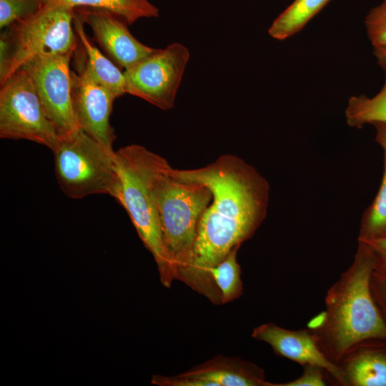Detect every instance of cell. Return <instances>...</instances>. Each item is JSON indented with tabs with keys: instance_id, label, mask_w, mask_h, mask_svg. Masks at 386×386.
<instances>
[{
	"instance_id": "1",
	"label": "cell",
	"mask_w": 386,
	"mask_h": 386,
	"mask_svg": "<svg viewBox=\"0 0 386 386\" xmlns=\"http://www.w3.org/2000/svg\"><path fill=\"white\" fill-rule=\"evenodd\" d=\"M174 176L204 184L212 199L197 227L191 262L180 281L214 305L221 304L210 271L234 248L251 238L264 219L269 186L242 159L224 154L198 169H177Z\"/></svg>"
},
{
	"instance_id": "2",
	"label": "cell",
	"mask_w": 386,
	"mask_h": 386,
	"mask_svg": "<svg viewBox=\"0 0 386 386\" xmlns=\"http://www.w3.org/2000/svg\"><path fill=\"white\" fill-rule=\"evenodd\" d=\"M132 146L160 220L174 279L179 280L191 262L198 224L212 192L203 184L174 176L162 157L143 146Z\"/></svg>"
},
{
	"instance_id": "3",
	"label": "cell",
	"mask_w": 386,
	"mask_h": 386,
	"mask_svg": "<svg viewBox=\"0 0 386 386\" xmlns=\"http://www.w3.org/2000/svg\"><path fill=\"white\" fill-rule=\"evenodd\" d=\"M358 242L352 265L328 290L325 311L316 325L319 345L325 347L330 360L343 357L365 340L386 339V323L371 294L375 258Z\"/></svg>"
},
{
	"instance_id": "4",
	"label": "cell",
	"mask_w": 386,
	"mask_h": 386,
	"mask_svg": "<svg viewBox=\"0 0 386 386\" xmlns=\"http://www.w3.org/2000/svg\"><path fill=\"white\" fill-rule=\"evenodd\" d=\"M75 8L44 1L34 14L5 29L0 38V84L39 55H74L79 43L74 26Z\"/></svg>"
},
{
	"instance_id": "5",
	"label": "cell",
	"mask_w": 386,
	"mask_h": 386,
	"mask_svg": "<svg viewBox=\"0 0 386 386\" xmlns=\"http://www.w3.org/2000/svg\"><path fill=\"white\" fill-rule=\"evenodd\" d=\"M57 182L72 199L91 194L112 196L117 179L115 151L79 129L60 138L52 151Z\"/></svg>"
},
{
	"instance_id": "6",
	"label": "cell",
	"mask_w": 386,
	"mask_h": 386,
	"mask_svg": "<svg viewBox=\"0 0 386 386\" xmlns=\"http://www.w3.org/2000/svg\"><path fill=\"white\" fill-rule=\"evenodd\" d=\"M117 179L112 197L127 211L141 240L152 254L160 280L170 287L174 277L165 251L160 220L132 146L115 152Z\"/></svg>"
},
{
	"instance_id": "7",
	"label": "cell",
	"mask_w": 386,
	"mask_h": 386,
	"mask_svg": "<svg viewBox=\"0 0 386 386\" xmlns=\"http://www.w3.org/2000/svg\"><path fill=\"white\" fill-rule=\"evenodd\" d=\"M0 137L31 141L51 151L59 143L60 137L23 69L1 84Z\"/></svg>"
},
{
	"instance_id": "8",
	"label": "cell",
	"mask_w": 386,
	"mask_h": 386,
	"mask_svg": "<svg viewBox=\"0 0 386 386\" xmlns=\"http://www.w3.org/2000/svg\"><path fill=\"white\" fill-rule=\"evenodd\" d=\"M189 59V51L181 43L156 49L124 70L126 94L141 98L162 110L171 109Z\"/></svg>"
},
{
	"instance_id": "9",
	"label": "cell",
	"mask_w": 386,
	"mask_h": 386,
	"mask_svg": "<svg viewBox=\"0 0 386 386\" xmlns=\"http://www.w3.org/2000/svg\"><path fill=\"white\" fill-rule=\"evenodd\" d=\"M73 55H39L23 69L31 79L35 89L60 138L66 137L79 128L75 119L71 100Z\"/></svg>"
},
{
	"instance_id": "10",
	"label": "cell",
	"mask_w": 386,
	"mask_h": 386,
	"mask_svg": "<svg viewBox=\"0 0 386 386\" xmlns=\"http://www.w3.org/2000/svg\"><path fill=\"white\" fill-rule=\"evenodd\" d=\"M78 60L76 70H71V100L76 122L79 129L113 149L116 135L109 119L117 97L93 77L84 54Z\"/></svg>"
},
{
	"instance_id": "11",
	"label": "cell",
	"mask_w": 386,
	"mask_h": 386,
	"mask_svg": "<svg viewBox=\"0 0 386 386\" xmlns=\"http://www.w3.org/2000/svg\"><path fill=\"white\" fill-rule=\"evenodd\" d=\"M160 386H274L258 366L239 357L217 355L176 376L154 375Z\"/></svg>"
},
{
	"instance_id": "12",
	"label": "cell",
	"mask_w": 386,
	"mask_h": 386,
	"mask_svg": "<svg viewBox=\"0 0 386 386\" xmlns=\"http://www.w3.org/2000/svg\"><path fill=\"white\" fill-rule=\"evenodd\" d=\"M75 9L89 26L94 39L107 56L121 69L131 67L156 49L139 41L129 31L127 23L112 12L88 7Z\"/></svg>"
},
{
	"instance_id": "13",
	"label": "cell",
	"mask_w": 386,
	"mask_h": 386,
	"mask_svg": "<svg viewBox=\"0 0 386 386\" xmlns=\"http://www.w3.org/2000/svg\"><path fill=\"white\" fill-rule=\"evenodd\" d=\"M252 337L269 344L282 357L301 364L322 368L343 385H347L342 370L325 354L317 337L307 330H290L269 322L256 327Z\"/></svg>"
},
{
	"instance_id": "14",
	"label": "cell",
	"mask_w": 386,
	"mask_h": 386,
	"mask_svg": "<svg viewBox=\"0 0 386 386\" xmlns=\"http://www.w3.org/2000/svg\"><path fill=\"white\" fill-rule=\"evenodd\" d=\"M84 24V21L75 9L74 26L90 73L117 98L125 94L126 81L124 71L91 42L85 33Z\"/></svg>"
},
{
	"instance_id": "15",
	"label": "cell",
	"mask_w": 386,
	"mask_h": 386,
	"mask_svg": "<svg viewBox=\"0 0 386 386\" xmlns=\"http://www.w3.org/2000/svg\"><path fill=\"white\" fill-rule=\"evenodd\" d=\"M347 385L386 386V355L375 350L353 353L342 370Z\"/></svg>"
},
{
	"instance_id": "16",
	"label": "cell",
	"mask_w": 386,
	"mask_h": 386,
	"mask_svg": "<svg viewBox=\"0 0 386 386\" xmlns=\"http://www.w3.org/2000/svg\"><path fill=\"white\" fill-rule=\"evenodd\" d=\"M330 1L295 0L274 20L268 29L269 36L277 40H284L295 35Z\"/></svg>"
},
{
	"instance_id": "17",
	"label": "cell",
	"mask_w": 386,
	"mask_h": 386,
	"mask_svg": "<svg viewBox=\"0 0 386 386\" xmlns=\"http://www.w3.org/2000/svg\"><path fill=\"white\" fill-rule=\"evenodd\" d=\"M56 1L74 8L88 7L107 10L119 16L128 25L142 18L157 17L159 9L149 0H44Z\"/></svg>"
},
{
	"instance_id": "18",
	"label": "cell",
	"mask_w": 386,
	"mask_h": 386,
	"mask_svg": "<svg viewBox=\"0 0 386 386\" xmlns=\"http://www.w3.org/2000/svg\"><path fill=\"white\" fill-rule=\"evenodd\" d=\"M345 118L347 124L355 128H362L366 124H386V75L382 89L374 96L359 95L348 99Z\"/></svg>"
},
{
	"instance_id": "19",
	"label": "cell",
	"mask_w": 386,
	"mask_h": 386,
	"mask_svg": "<svg viewBox=\"0 0 386 386\" xmlns=\"http://www.w3.org/2000/svg\"><path fill=\"white\" fill-rule=\"evenodd\" d=\"M239 248H234L210 271L211 277L219 293L221 304L234 301L243 292L241 268L237 261Z\"/></svg>"
},
{
	"instance_id": "20",
	"label": "cell",
	"mask_w": 386,
	"mask_h": 386,
	"mask_svg": "<svg viewBox=\"0 0 386 386\" xmlns=\"http://www.w3.org/2000/svg\"><path fill=\"white\" fill-rule=\"evenodd\" d=\"M383 150L384 168L380 187L375 199L362 217L359 239L386 236V149Z\"/></svg>"
},
{
	"instance_id": "21",
	"label": "cell",
	"mask_w": 386,
	"mask_h": 386,
	"mask_svg": "<svg viewBox=\"0 0 386 386\" xmlns=\"http://www.w3.org/2000/svg\"><path fill=\"white\" fill-rule=\"evenodd\" d=\"M44 0H0V29H5L36 12Z\"/></svg>"
},
{
	"instance_id": "22",
	"label": "cell",
	"mask_w": 386,
	"mask_h": 386,
	"mask_svg": "<svg viewBox=\"0 0 386 386\" xmlns=\"http://www.w3.org/2000/svg\"><path fill=\"white\" fill-rule=\"evenodd\" d=\"M365 24L367 37L373 47L386 46V0L370 10Z\"/></svg>"
},
{
	"instance_id": "23",
	"label": "cell",
	"mask_w": 386,
	"mask_h": 386,
	"mask_svg": "<svg viewBox=\"0 0 386 386\" xmlns=\"http://www.w3.org/2000/svg\"><path fill=\"white\" fill-rule=\"evenodd\" d=\"M320 367L314 365L305 366L303 374L297 379L282 383L274 384V386H325L322 371Z\"/></svg>"
},
{
	"instance_id": "24",
	"label": "cell",
	"mask_w": 386,
	"mask_h": 386,
	"mask_svg": "<svg viewBox=\"0 0 386 386\" xmlns=\"http://www.w3.org/2000/svg\"><path fill=\"white\" fill-rule=\"evenodd\" d=\"M358 241L365 243L371 250L375 267L379 265L386 272V236L370 239H358Z\"/></svg>"
},
{
	"instance_id": "25",
	"label": "cell",
	"mask_w": 386,
	"mask_h": 386,
	"mask_svg": "<svg viewBox=\"0 0 386 386\" xmlns=\"http://www.w3.org/2000/svg\"><path fill=\"white\" fill-rule=\"evenodd\" d=\"M373 125L376 129L377 142L383 149H386V124L377 123Z\"/></svg>"
},
{
	"instance_id": "26",
	"label": "cell",
	"mask_w": 386,
	"mask_h": 386,
	"mask_svg": "<svg viewBox=\"0 0 386 386\" xmlns=\"http://www.w3.org/2000/svg\"><path fill=\"white\" fill-rule=\"evenodd\" d=\"M373 54L377 64L386 71V46L374 48Z\"/></svg>"
},
{
	"instance_id": "27",
	"label": "cell",
	"mask_w": 386,
	"mask_h": 386,
	"mask_svg": "<svg viewBox=\"0 0 386 386\" xmlns=\"http://www.w3.org/2000/svg\"><path fill=\"white\" fill-rule=\"evenodd\" d=\"M375 280L380 296L386 302V276H379Z\"/></svg>"
}]
</instances>
